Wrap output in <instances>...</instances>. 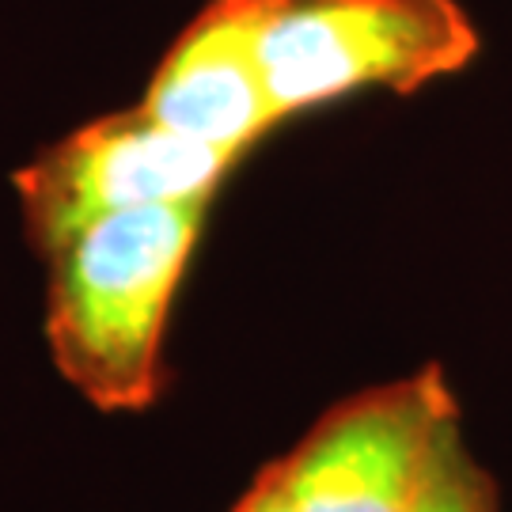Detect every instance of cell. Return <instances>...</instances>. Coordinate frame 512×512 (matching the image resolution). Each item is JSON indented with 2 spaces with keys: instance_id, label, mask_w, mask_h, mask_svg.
I'll use <instances>...</instances> for the list:
<instances>
[{
  "instance_id": "obj_3",
  "label": "cell",
  "mask_w": 512,
  "mask_h": 512,
  "mask_svg": "<svg viewBox=\"0 0 512 512\" xmlns=\"http://www.w3.org/2000/svg\"><path fill=\"white\" fill-rule=\"evenodd\" d=\"M459 456L456 399L429 365L330 410L277 463L300 512H429Z\"/></svg>"
},
{
  "instance_id": "obj_1",
  "label": "cell",
  "mask_w": 512,
  "mask_h": 512,
  "mask_svg": "<svg viewBox=\"0 0 512 512\" xmlns=\"http://www.w3.org/2000/svg\"><path fill=\"white\" fill-rule=\"evenodd\" d=\"M209 205L213 198H186L114 213L50 258V353L99 410H145L156 399L171 300Z\"/></svg>"
},
{
  "instance_id": "obj_5",
  "label": "cell",
  "mask_w": 512,
  "mask_h": 512,
  "mask_svg": "<svg viewBox=\"0 0 512 512\" xmlns=\"http://www.w3.org/2000/svg\"><path fill=\"white\" fill-rule=\"evenodd\" d=\"M262 0H209L171 42L141 107L190 141L243 160L277 122L258 57Z\"/></svg>"
},
{
  "instance_id": "obj_7",
  "label": "cell",
  "mask_w": 512,
  "mask_h": 512,
  "mask_svg": "<svg viewBox=\"0 0 512 512\" xmlns=\"http://www.w3.org/2000/svg\"><path fill=\"white\" fill-rule=\"evenodd\" d=\"M232 512H300L296 509V497L289 490V478L281 471V463H274L266 475L251 486V494L239 501Z\"/></svg>"
},
{
  "instance_id": "obj_2",
  "label": "cell",
  "mask_w": 512,
  "mask_h": 512,
  "mask_svg": "<svg viewBox=\"0 0 512 512\" xmlns=\"http://www.w3.org/2000/svg\"><path fill=\"white\" fill-rule=\"evenodd\" d=\"M478 46L459 0H262L258 23L277 122L372 88L418 92L463 73Z\"/></svg>"
},
{
  "instance_id": "obj_6",
  "label": "cell",
  "mask_w": 512,
  "mask_h": 512,
  "mask_svg": "<svg viewBox=\"0 0 512 512\" xmlns=\"http://www.w3.org/2000/svg\"><path fill=\"white\" fill-rule=\"evenodd\" d=\"M429 512H497L494 490H490V482L475 471L471 459L459 456L456 463H452V471L444 475V482H440V490H437V497H433Z\"/></svg>"
},
{
  "instance_id": "obj_4",
  "label": "cell",
  "mask_w": 512,
  "mask_h": 512,
  "mask_svg": "<svg viewBox=\"0 0 512 512\" xmlns=\"http://www.w3.org/2000/svg\"><path fill=\"white\" fill-rule=\"evenodd\" d=\"M228 152L156 122L141 103L73 129L16 171L31 247L54 258L95 220L141 205L213 198L236 167Z\"/></svg>"
}]
</instances>
